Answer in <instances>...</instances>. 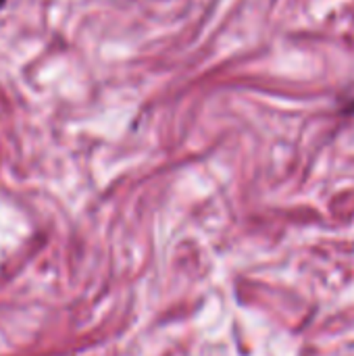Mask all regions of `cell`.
Wrapping results in <instances>:
<instances>
[{
    "instance_id": "cell-2",
    "label": "cell",
    "mask_w": 354,
    "mask_h": 356,
    "mask_svg": "<svg viewBox=\"0 0 354 356\" xmlns=\"http://www.w3.org/2000/svg\"><path fill=\"white\" fill-rule=\"evenodd\" d=\"M2 2H4V0H0V6H2Z\"/></svg>"
},
{
    "instance_id": "cell-1",
    "label": "cell",
    "mask_w": 354,
    "mask_h": 356,
    "mask_svg": "<svg viewBox=\"0 0 354 356\" xmlns=\"http://www.w3.org/2000/svg\"><path fill=\"white\" fill-rule=\"evenodd\" d=\"M344 113H346V115H354V98H351V100L346 102V106H344Z\"/></svg>"
}]
</instances>
